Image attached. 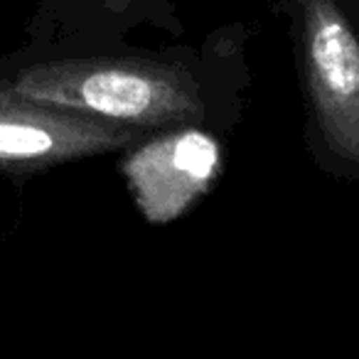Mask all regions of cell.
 Masks as SVG:
<instances>
[{"mask_svg": "<svg viewBox=\"0 0 359 359\" xmlns=\"http://www.w3.org/2000/svg\"><path fill=\"white\" fill-rule=\"evenodd\" d=\"M13 86L35 101L118 126H180L205 114L195 84L182 72L153 62H47L20 72Z\"/></svg>", "mask_w": 359, "mask_h": 359, "instance_id": "1", "label": "cell"}, {"mask_svg": "<svg viewBox=\"0 0 359 359\" xmlns=\"http://www.w3.org/2000/svg\"><path fill=\"white\" fill-rule=\"evenodd\" d=\"M305 67L330 148L359 165V40L332 0H305Z\"/></svg>", "mask_w": 359, "mask_h": 359, "instance_id": "2", "label": "cell"}, {"mask_svg": "<svg viewBox=\"0 0 359 359\" xmlns=\"http://www.w3.org/2000/svg\"><path fill=\"white\" fill-rule=\"evenodd\" d=\"M130 140L133 130L126 126L57 109L0 81V165L6 168H50L116 150Z\"/></svg>", "mask_w": 359, "mask_h": 359, "instance_id": "3", "label": "cell"}, {"mask_svg": "<svg viewBox=\"0 0 359 359\" xmlns=\"http://www.w3.org/2000/svg\"><path fill=\"white\" fill-rule=\"evenodd\" d=\"M219 163V143L210 133L180 128L135 148L121 170L145 219L168 224L210 190Z\"/></svg>", "mask_w": 359, "mask_h": 359, "instance_id": "4", "label": "cell"}]
</instances>
